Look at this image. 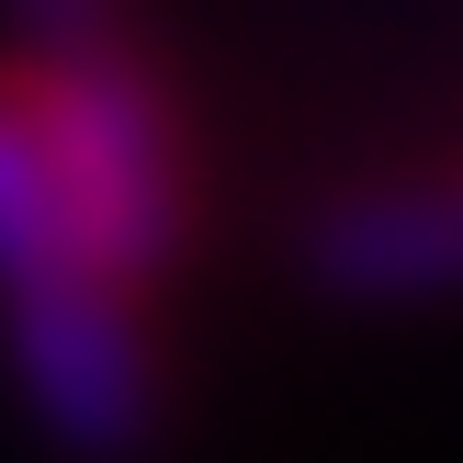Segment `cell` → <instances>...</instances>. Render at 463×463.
Returning a JSON list of instances; mask_svg holds the SVG:
<instances>
[{"instance_id":"1","label":"cell","mask_w":463,"mask_h":463,"mask_svg":"<svg viewBox=\"0 0 463 463\" xmlns=\"http://www.w3.org/2000/svg\"><path fill=\"white\" fill-rule=\"evenodd\" d=\"M23 90H34V125L57 147V181H68V215H80L90 260L147 294L170 271V249L193 238V158H181L170 90L125 57V34L23 57Z\"/></svg>"},{"instance_id":"2","label":"cell","mask_w":463,"mask_h":463,"mask_svg":"<svg viewBox=\"0 0 463 463\" xmlns=\"http://www.w3.org/2000/svg\"><path fill=\"white\" fill-rule=\"evenodd\" d=\"M306 271L351 306H430L463 294V158L351 181L306 215Z\"/></svg>"},{"instance_id":"3","label":"cell","mask_w":463,"mask_h":463,"mask_svg":"<svg viewBox=\"0 0 463 463\" xmlns=\"http://www.w3.org/2000/svg\"><path fill=\"white\" fill-rule=\"evenodd\" d=\"M90 283H113V271L90 260L80 215H68V181H57L45 125H34L23 68H0V317L57 306V294H90ZM113 294H136V283H113Z\"/></svg>"},{"instance_id":"4","label":"cell","mask_w":463,"mask_h":463,"mask_svg":"<svg viewBox=\"0 0 463 463\" xmlns=\"http://www.w3.org/2000/svg\"><path fill=\"white\" fill-rule=\"evenodd\" d=\"M12 23H23V57H57V45L113 34V0H12Z\"/></svg>"}]
</instances>
